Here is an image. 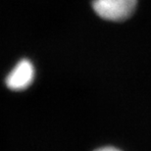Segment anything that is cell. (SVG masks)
I'll use <instances>...</instances> for the list:
<instances>
[{
  "label": "cell",
  "instance_id": "6da1fadb",
  "mask_svg": "<svg viewBox=\"0 0 151 151\" xmlns=\"http://www.w3.org/2000/svg\"><path fill=\"white\" fill-rule=\"evenodd\" d=\"M137 0H93V11L101 19L123 22L134 14Z\"/></svg>",
  "mask_w": 151,
  "mask_h": 151
},
{
  "label": "cell",
  "instance_id": "7a4b0ae2",
  "mask_svg": "<svg viewBox=\"0 0 151 151\" xmlns=\"http://www.w3.org/2000/svg\"><path fill=\"white\" fill-rule=\"evenodd\" d=\"M35 78V68L28 59H23L15 66L6 78V86L12 90H24L31 86Z\"/></svg>",
  "mask_w": 151,
  "mask_h": 151
},
{
  "label": "cell",
  "instance_id": "3957f363",
  "mask_svg": "<svg viewBox=\"0 0 151 151\" xmlns=\"http://www.w3.org/2000/svg\"><path fill=\"white\" fill-rule=\"evenodd\" d=\"M94 151H122L120 149L116 148V147H113V146H105V147H101V148H98Z\"/></svg>",
  "mask_w": 151,
  "mask_h": 151
}]
</instances>
